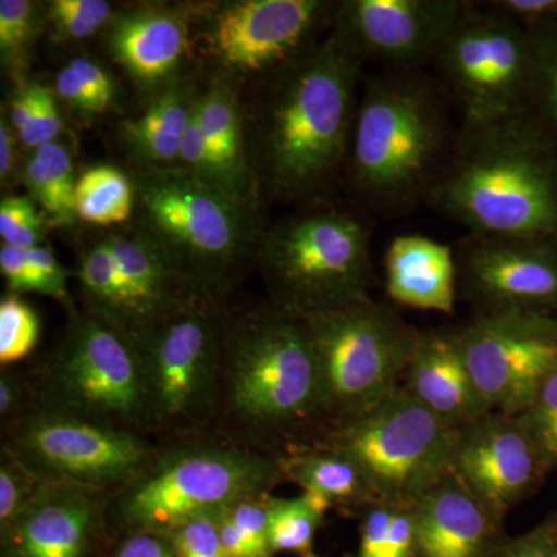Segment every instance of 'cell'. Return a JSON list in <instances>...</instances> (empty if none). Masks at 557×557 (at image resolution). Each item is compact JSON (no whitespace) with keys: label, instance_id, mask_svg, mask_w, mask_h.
<instances>
[{"label":"cell","instance_id":"obj_23","mask_svg":"<svg viewBox=\"0 0 557 557\" xmlns=\"http://www.w3.org/2000/svg\"><path fill=\"white\" fill-rule=\"evenodd\" d=\"M109 49L143 86H156L170 78L188 53V25L177 11H131L110 27Z\"/></svg>","mask_w":557,"mask_h":557},{"label":"cell","instance_id":"obj_42","mask_svg":"<svg viewBox=\"0 0 557 557\" xmlns=\"http://www.w3.org/2000/svg\"><path fill=\"white\" fill-rule=\"evenodd\" d=\"M487 557H557V518L497 545Z\"/></svg>","mask_w":557,"mask_h":557},{"label":"cell","instance_id":"obj_3","mask_svg":"<svg viewBox=\"0 0 557 557\" xmlns=\"http://www.w3.org/2000/svg\"><path fill=\"white\" fill-rule=\"evenodd\" d=\"M453 145L445 101L432 84L376 76L366 84L355 115L351 178L379 207L405 208L429 193Z\"/></svg>","mask_w":557,"mask_h":557},{"label":"cell","instance_id":"obj_7","mask_svg":"<svg viewBox=\"0 0 557 557\" xmlns=\"http://www.w3.org/2000/svg\"><path fill=\"white\" fill-rule=\"evenodd\" d=\"M282 478L278 461L249 450L220 446L180 449L143 469L116 504L121 522L131 534L168 536L183 523L242 498L265 496Z\"/></svg>","mask_w":557,"mask_h":557},{"label":"cell","instance_id":"obj_29","mask_svg":"<svg viewBox=\"0 0 557 557\" xmlns=\"http://www.w3.org/2000/svg\"><path fill=\"white\" fill-rule=\"evenodd\" d=\"M78 277L91 307L90 314L135 339L137 327L129 296L104 239L84 252Z\"/></svg>","mask_w":557,"mask_h":557},{"label":"cell","instance_id":"obj_20","mask_svg":"<svg viewBox=\"0 0 557 557\" xmlns=\"http://www.w3.org/2000/svg\"><path fill=\"white\" fill-rule=\"evenodd\" d=\"M416 557H487L502 520L448 472L412 505Z\"/></svg>","mask_w":557,"mask_h":557},{"label":"cell","instance_id":"obj_25","mask_svg":"<svg viewBox=\"0 0 557 557\" xmlns=\"http://www.w3.org/2000/svg\"><path fill=\"white\" fill-rule=\"evenodd\" d=\"M199 97L186 86L171 87L138 119L123 126V138L132 156L143 164L161 170L178 160Z\"/></svg>","mask_w":557,"mask_h":557},{"label":"cell","instance_id":"obj_19","mask_svg":"<svg viewBox=\"0 0 557 557\" xmlns=\"http://www.w3.org/2000/svg\"><path fill=\"white\" fill-rule=\"evenodd\" d=\"M100 516L91 490L44 483L2 531V557H86Z\"/></svg>","mask_w":557,"mask_h":557},{"label":"cell","instance_id":"obj_13","mask_svg":"<svg viewBox=\"0 0 557 557\" xmlns=\"http://www.w3.org/2000/svg\"><path fill=\"white\" fill-rule=\"evenodd\" d=\"M480 395L519 416L557 369V318L533 311L478 314L454 330Z\"/></svg>","mask_w":557,"mask_h":557},{"label":"cell","instance_id":"obj_15","mask_svg":"<svg viewBox=\"0 0 557 557\" xmlns=\"http://www.w3.org/2000/svg\"><path fill=\"white\" fill-rule=\"evenodd\" d=\"M456 258L458 292L478 314L533 311L557 318L556 237L469 234Z\"/></svg>","mask_w":557,"mask_h":557},{"label":"cell","instance_id":"obj_44","mask_svg":"<svg viewBox=\"0 0 557 557\" xmlns=\"http://www.w3.org/2000/svg\"><path fill=\"white\" fill-rule=\"evenodd\" d=\"M62 131V119L58 109L57 97L49 87L44 86L38 112L33 116L30 124L20 132L22 145L33 150L40 146L57 141Z\"/></svg>","mask_w":557,"mask_h":557},{"label":"cell","instance_id":"obj_37","mask_svg":"<svg viewBox=\"0 0 557 557\" xmlns=\"http://www.w3.org/2000/svg\"><path fill=\"white\" fill-rule=\"evenodd\" d=\"M51 222L40 214L32 197H5L0 203V236L3 245L22 249L39 247Z\"/></svg>","mask_w":557,"mask_h":557},{"label":"cell","instance_id":"obj_51","mask_svg":"<svg viewBox=\"0 0 557 557\" xmlns=\"http://www.w3.org/2000/svg\"><path fill=\"white\" fill-rule=\"evenodd\" d=\"M115 557H175V552L168 536L134 533L121 544Z\"/></svg>","mask_w":557,"mask_h":557},{"label":"cell","instance_id":"obj_56","mask_svg":"<svg viewBox=\"0 0 557 557\" xmlns=\"http://www.w3.org/2000/svg\"><path fill=\"white\" fill-rule=\"evenodd\" d=\"M302 557H319L317 555H314V553H307V555H304Z\"/></svg>","mask_w":557,"mask_h":557},{"label":"cell","instance_id":"obj_30","mask_svg":"<svg viewBox=\"0 0 557 557\" xmlns=\"http://www.w3.org/2000/svg\"><path fill=\"white\" fill-rule=\"evenodd\" d=\"M137 205V189L119 168L98 164L79 175L75 189L76 218L91 225L126 222Z\"/></svg>","mask_w":557,"mask_h":557},{"label":"cell","instance_id":"obj_10","mask_svg":"<svg viewBox=\"0 0 557 557\" xmlns=\"http://www.w3.org/2000/svg\"><path fill=\"white\" fill-rule=\"evenodd\" d=\"M435 60L467 126L525 110L533 42L518 22L490 7L467 3Z\"/></svg>","mask_w":557,"mask_h":557},{"label":"cell","instance_id":"obj_18","mask_svg":"<svg viewBox=\"0 0 557 557\" xmlns=\"http://www.w3.org/2000/svg\"><path fill=\"white\" fill-rule=\"evenodd\" d=\"M319 0H245L220 10L209 40L220 61L242 73L287 62L324 14Z\"/></svg>","mask_w":557,"mask_h":557},{"label":"cell","instance_id":"obj_54","mask_svg":"<svg viewBox=\"0 0 557 557\" xmlns=\"http://www.w3.org/2000/svg\"><path fill=\"white\" fill-rule=\"evenodd\" d=\"M13 127L10 121L2 115L0 120V178L2 182H9L14 164V139Z\"/></svg>","mask_w":557,"mask_h":557},{"label":"cell","instance_id":"obj_16","mask_svg":"<svg viewBox=\"0 0 557 557\" xmlns=\"http://www.w3.org/2000/svg\"><path fill=\"white\" fill-rule=\"evenodd\" d=\"M547 471L516 416L493 410L457 429L450 472L500 520L536 490Z\"/></svg>","mask_w":557,"mask_h":557},{"label":"cell","instance_id":"obj_45","mask_svg":"<svg viewBox=\"0 0 557 557\" xmlns=\"http://www.w3.org/2000/svg\"><path fill=\"white\" fill-rule=\"evenodd\" d=\"M392 505L376 500L368 505L361 522L358 557H384L388 525H391Z\"/></svg>","mask_w":557,"mask_h":557},{"label":"cell","instance_id":"obj_49","mask_svg":"<svg viewBox=\"0 0 557 557\" xmlns=\"http://www.w3.org/2000/svg\"><path fill=\"white\" fill-rule=\"evenodd\" d=\"M69 65L78 75L81 83L89 90L94 100L97 101L101 113L106 112L112 104L113 98H115V86H113L109 73L104 72L97 62L86 60V58H76Z\"/></svg>","mask_w":557,"mask_h":557},{"label":"cell","instance_id":"obj_34","mask_svg":"<svg viewBox=\"0 0 557 557\" xmlns=\"http://www.w3.org/2000/svg\"><path fill=\"white\" fill-rule=\"evenodd\" d=\"M516 417L536 445L545 468L557 467V369L539 387L528 408Z\"/></svg>","mask_w":557,"mask_h":557},{"label":"cell","instance_id":"obj_31","mask_svg":"<svg viewBox=\"0 0 557 557\" xmlns=\"http://www.w3.org/2000/svg\"><path fill=\"white\" fill-rule=\"evenodd\" d=\"M271 552H311L314 534L332 507L325 498L306 493L295 498H267Z\"/></svg>","mask_w":557,"mask_h":557},{"label":"cell","instance_id":"obj_5","mask_svg":"<svg viewBox=\"0 0 557 557\" xmlns=\"http://www.w3.org/2000/svg\"><path fill=\"white\" fill-rule=\"evenodd\" d=\"M295 317L309 330L325 413L351 420L405 386L420 332L387 307L369 296Z\"/></svg>","mask_w":557,"mask_h":557},{"label":"cell","instance_id":"obj_39","mask_svg":"<svg viewBox=\"0 0 557 557\" xmlns=\"http://www.w3.org/2000/svg\"><path fill=\"white\" fill-rule=\"evenodd\" d=\"M219 511L183 523L168 534L175 557H226L219 533Z\"/></svg>","mask_w":557,"mask_h":557},{"label":"cell","instance_id":"obj_24","mask_svg":"<svg viewBox=\"0 0 557 557\" xmlns=\"http://www.w3.org/2000/svg\"><path fill=\"white\" fill-rule=\"evenodd\" d=\"M104 240L129 296L138 338L182 307L175 295L180 274L163 249L143 231L110 234Z\"/></svg>","mask_w":557,"mask_h":557},{"label":"cell","instance_id":"obj_1","mask_svg":"<svg viewBox=\"0 0 557 557\" xmlns=\"http://www.w3.org/2000/svg\"><path fill=\"white\" fill-rule=\"evenodd\" d=\"M428 197L475 236L557 239V137L527 110L463 124Z\"/></svg>","mask_w":557,"mask_h":557},{"label":"cell","instance_id":"obj_26","mask_svg":"<svg viewBox=\"0 0 557 557\" xmlns=\"http://www.w3.org/2000/svg\"><path fill=\"white\" fill-rule=\"evenodd\" d=\"M196 113L223 188L247 201L251 178L236 97L225 84L214 83L197 100Z\"/></svg>","mask_w":557,"mask_h":557},{"label":"cell","instance_id":"obj_55","mask_svg":"<svg viewBox=\"0 0 557 557\" xmlns=\"http://www.w3.org/2000/svg\"><path fill=\"white\" fill-rule=\"evenodd\" d=\"M20 384L10 375H2V379H0V416L2 418L10 417L14 410L20 408Z\"/></svg>","mask_w":557,"mask_h":557},{"label":"cell","instance_id":"obj_52","mask_svg":"<svg viewBox=\"0 0 557 557\" xmlns=\"http://www.w3.org/2000/svg\"><path fill=\"white\" fill-rule=\"evenodd\" d=\"M44 86L40 84H28L27 87L14 95L10 104L9 121L14 131H24L30 124L33 116L38 112L40 97H42Z\"/></svg>","mask_w":557,"mask_h":557},{"label":"cell","instance_id":"obj_12","mask_svg":"<svg viewBox=\"0 0 557 557\" xmlns=\"http://www.w3.org/2000/svg\"><path fill=\"white\" fill-rule=\"evenodd\" d=\"M9 450L40 482L91 491L127 485L150 458L134 432L54 409L28 417Z\"/></svg>","mask_w":557,"mask_h":557},{"label":"cell","instance_id":"obj_6","mask_svg":"<svg viewBox=\"0 0 557 557\" xmlns=\"http://www.w3.org/2000/svg\"><path fill=\"white\" fill-rule=\"evenodd\" d=\"M141 231L170 258L180 277L209 287L247 248V201L182 170H149L135 180Z\"/></svg>","mask_w":557,"mask_h":557},{"label":"cell","instance_id":"obj_38","mask_svg":"<svg viewBox=\"0 0 557 557\" xmlns=\"http://www.w3.org/2000/svg\"><path fill=\"white\" fill-rule=\"evenodd\" d=\"M44 482L22 465L10 450L0 465V528L5 531L39 493Z\"/></svg>","mask_w":557,"mask_h":557},{"label":"cell","instance_id":"obj_9","mask_svg":"<svg viewBox=\"0 0 557 557\" xmlns=\"http://www.w3.org/2000/svg\"><path fill=\"white\" fill-rule=\"evenodd\" d=\"M457 428L403 386L369 412L343 421L329 448L359 469L373 496L413 505L450 471Z\"/></svg>","mask_w":557,"mask_h":557},{"label":"cell","instance_id":"obj_41","mask_svg":"<svg viewBox=\"0 0 557 557\" xmlns=\"http://www.w3.org/2000/svg\"><path fill=\"white\" fill-rule=\"evenodd\" d=\"M178 161L182 163V170L190 172L203 182L214 183V185L223 188L218 164H215L214 157H212L211 149H209L196 112H194L193 121H190L185 138H183Z\"/></svg>","mask_w":557,"mask_h":557},{"label":"cell","instance_id":"obj_28","mask_svg":"<svg viewBox=\"0 0 557 557\" xmlns=\"http://www.w3.org/2000/svg\"><path fill=\"white\" fill-rule=\"evenodd\" d=\"M28 193L46 211L51 225L75 222V189L78 178L73 171L72 156L60 143H49L33 150L24 168Z\"/></svg>","mask_w":557,"mask_h":557},{"label":"cell","instance_id":"obj_33","mask_svg":"<svg viewBox=\"0 0 557 557\" xmlns=\"http://www.w3.org/2000/svg\"><path fill=\"white\" fill-rule=\"evenodd\" d=\"M39 7L30 0L0 2V54L3 65L20 73L38 32Z\"/></svg>","mask_w":557,"mask_h":557},{"label":"cell","instance_id":"obj_48","mask_svg":"<svg viewBox=\"0 0 557 557\" xmlns=\"http://www.w3.org/2000/svg\"><path fill=\"white\" fill-rule=\"evenodd\" d=\"M0 270L5 277L11 295L38 293L35 274L28 262L27 249L2 245L0 248Z\"/></svg>","mask_w":557,"mask_h":557},{"label":"cell","instance_id":"obj_50","mask_svg":"<svg viewBox=\"0 0 557 557\" xmlns=\"http://www.w3.org/2000/svg\"><path fill=\"white\" fill-rule=\"evenodd\" d=\"M57 95L61 98L62 101L65 102V104H69L70 108L78 110V112L89 113V115L101 113L97 101L94 100V97H91L89 90L84 87V84L81 83L78 75L73 72L70 65H65V67L62 69L60 73H58Z\"/></svg>","mask_w":557,"mask_h":557},{"label":"cell","instance_id":"obj_32","mask_svg":"<svg viewBox=\"0 0 557 557\" xmlns=\"http://www.w3.org/2000/svg\"><path fill=\"white\" fill-rule=\"evenodd\" d=\"M528 32L533 64L525 110L557 137V21Z\"/></svg>","mask_w":557,"mask_h":557},{"label":"cell","instance_id":"obj_47","mask_svg":"<svg viewBox=\"0 0 557 557\" xmlns=\"http://www.w3.org/2000/svg\"><path fill=\"white\" fill-rule=\"evenodd\" d=\"M384 557H416V520L412 505H392Z\"/></svg>","mask_w":557,"mask_h":557},{"label":"cell","instance_id":"obj_8","mask_svg":"<svg viewBox=\"0 0 557 557\" xmlns=\"http://www.w3.org/2000/svg\"><path fill=\"white\" fill-rule=\"evenodd\" d=\"M260 255L281 309L288 313L369 298V231L347 212L319 211L288 220L263 237Z\"/></svg>","mask_w":557,"mask_h":557},{"label":"cell","instance_id":"obj_35","mask_svg":"<svg viewBox=\"0 0 557 557\" xmlns=\"http://www.w3.org/2000/svg\"><path fill=\"white\" fill-rule=\"evenodd\" d=\"M39 318L17 295L0 302V361L2 364L27 357L38 343Z\"/></svg>","mask_w":557,"mask_h":557},{"label":"cell","instance_id":"obj_46","mask_svg":"<svg viewBox=\"0 0 557 557\" xmlns=\"http://www.w3.org/2000/svg\"><path fill=\"white\" fill-rule=\"evenodd\" d=\"M487 7L527 30L557 21V0H496Z\"/></svg>","mask_w":557,"mask_h":557},{"label":"cell","instance_id":"obj_27","mask_svg":"<svg viewBox=\"0 0 557 557\" xmlns=\"http://www.w3.org/2000/svg\"><path fill=\"white\" fill-rule=\"evenodd\" d=\"M284 478L298 483L306 493L318 494L330 504H364L379 500L373 496L359 469L339 450H302L278 461Z\"/></svg>","mask_w":557,"mask_h":557},{"label":"cell","instance_id":"obj_14","mask_svg":"<svg viewBox=\"0 0 557 557\" xmlns=\"http://www.w3.org/2000/svg\"><path fill=\"white\" fill-rule=\"evenodd\" d=\"M145 369L149 420L189 423L214 403L223 350L203 311L180 307L137 339Z\"/></svg>","mask_w":557,"mask_h":557},{"label":"cell","instance_id":"obj_11","mask_svg":"<svg viewBox=\"0 0 557 557\" xmlns=\"http://www.w3.org/2000/svg\"><path fill=\"white\" fill-rule=\"evenodd\" d=\"M50 409L131 431L149 420L137 341L94 314L70 325L49 368Z\"/></svg>","mask_w":557,"mask_h":557},{"label":"cell","instance_id":"obj_21","mask_svg":"<svg viewBox=\"0 0 557 557\" xmlns=\"http://www.w3.org/2000/svg\"><path fill=\"white\" fill-rule=\"evenodd\" d=\"M405 387L457 429L493 412L469 372L456 332H420Z\"/></svg>","mask_w":557,"mask_h":557},{"label":"cell","instance_id":"obj_43","mask_svg":"<svg viewBox=\"0 0 557 557\" xmlns=\"http://www.w3.org/2000/svg\"><path fill=\"white\" fill-rule=\"evenodd\" d=\"M27 258L38 284V293L67 304V270L62 267L53 251L50 248L36 247L27 249Z\"/></svg>","mask_w":557,"mask_h":557},{"label":"cell","instance_id":"obj_40","mask_svg":"<svg viewBox=\"0 0 557 557\" xmlns=\"http://www.w3.org/2000/svg\"><path fill=\"white\" fill-rule=\"evenodd\" d=\"M265 496L242 498L226 508L231 520L239 528L260 557H273L270 547L269 507Z\"/></svg>","mask_w":557,"mask_h":557},{"label":"cell","instance_id":"obj_53","mask_svg":"<svg viewBox=\"0 0 557 557\" xmlns=\"http://www.w3.org/2000/svg\"><path fill=\"white\" fill-rule=\"evenodd\" d=\"M228 508V507H226ZM226 508L219 511V533L226 557H260L231 520Z\"/></svg>","mask_w":557,"mask_h":557},{"label":"cell","instance_id":"obj_22","mask_svg":"<svg viewBox=\"0 0 557 557\" xmlns=\"http://www.w3.org/2000/svg\"><path fill=\"white\" fill-rule=\"evenodd\" d=\"M388 298L399 306L453 313L458 292L457 258L448 245L424 236H399L384 258Z\"/></svg>","mask_w":557,"mask_h":557},{"label":"cell","instance_id":"obj_2","mask_svg":"<svg viewBox=\"0 0 557 557\" xmlns=\"http://www.w3.org/2000/svg\"><path fill=\"white\" fill-rule=\"evenodd\" d=\"M362 62L335 36L293 61L271 95L263 168L277 196L295 199L324 185L350 150Z\"/></svg>","mask_w":557,"mask_h":557},{"label":"cell","instance_id":"obj_17","mask_svg":"<svg viewBox=\"0 0 557 557\" xmlns=\"http://www.w3.org/2000/svg\"><path fill=\"white\" fill-rule=\"evenodd\" d=\"M457 0H347L333 36L359 61L412 64L435 57L463 11Z\"/></svg>","mask_w":557,"mask_h":557},{"label":"cell","instance_id":"obj_36","mask_svg":"<svg viewBox=\"0 0 557 557\" xmlns=\"http://www.w3.org/2000/svg\"><path fill=\"white\" fill-rule=\"evenodd\" d=\"M112 7L104 0H53L47 7L54 33L62 39H87L112 21Z\"/></svg>","mask_w":557,"mask_h":557},{"label":"cell","instance_id":"obj_4","mask_svg":"<svg viewBox=\"0 0 557 557\" xmlns=\"http://www.w3.org/2000/svg\"><path fill=\"white\" fill-rule=\"evenodd\" d=\"M222 369L231 412L248 426L282 431L324 412L309 330L288 311L237 324L223 346Z\"/></svg>","mask_w":557,"mask_h":557}]
</instances>
